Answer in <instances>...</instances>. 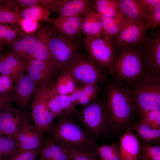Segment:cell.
I'll use <instances>...</instances> for the list:
<instances>
[{
  "label": "cell",
  "mask_w": 160,
  "mask_h": 160,
  "mask_svg": "<svg viewBox=\"0 0 160 160\" xmlns=\"http://www.w3.org/2000/svg\"><path fill=\"white\" fill-rule=\"evenodd\" d=\"M53 153L55 160H66L68 157L65 147L55 142L50 137L44 142Z\"/></svg>",
  "instance_id": "obj_38"
},
{
  "label": "cell",
  "mask_w": 160,
  "mask_h": 160,
  "mask_svg": "<svg viewBox=\"0 0 160 160\" xmlns=\"http://www.w3.org/2000/svg\"><path fill=\"white\" fill-rule=\"evenodd\" d=\"M142 8L146 12L160 3V0H137Z\"/></svg>",
  "instance_id": "obj_46"
},
{
  "label": "cell",
  "mask_w": 160,
  "mask_h": 160,
  "mask_svg": "<svg viewBox=\"0 0 160 160\" xmlns=\"http://www.w3.org/2000/svg\"><path fill=\"white\" fill-rule=\"evenodd\" d=\"M48 90L49 85L38 86L33 96L30 106L34 125L43 135L52 133L56 117L48 106Z\"/></svg>",
  "instance_id": "obj_8"
},
{
  "label": "cell",
  "mask_w": 160,
  "mask_h": 160,
  "mask_svg": "<svg viewBox=\"0 0 160 160\" xmlns=\"http://www.w3.org/2000/svg\"><path fill=\"white\" fill-rule=\"evenodd\" d=\"M8 24H0V41L8 44L19 38V32Z\"/></svg>",
  "instance_id": "obj_36"
},
{
  "label": "cell",
  "mask_w": 160,
  "mask_h": 160,
  "mask_svg": "<svg viewBox=\"0 0 160 160\" xmlns=\"http://www.w3.org/2000/svg\"><path fill=\"white\" fill-rule=\"evenodd\" d=\"M140 144L138 159L160 160V147L159 145H152L145 143Z\"/></svg>",
  "instance_id": "obj_32"
},
{
  "label": "cell",
  "mask_w": 160,
  "mask_h": 160,
  "mask_svg": "<svg viewBox=\"0 0 160 160\" xmlns=\"http://www.w3.org/2000/svg\"><path fill=\"white\" fill-rule=\"evenodd\" d=\"M5 45L3 42L0 41V57L1 55V52L2 50L4 47Z\"/></svg>",
  "instance_id": "obj_49"
},
{
  "label": "cell",
  "mask_w": 160,
  "mask_h": 160,
  "mask_svg": "<svg viewBox=\"0 0 160 160\" xmlns=\"http://www.w3.org/2000/svg\"><path fill=\"white\" fill-rule=\"evenodd\" d=\"M85 94L94 100L97 99L99 91L97 84H87L81 86Z\"/></svg>",
  "instance_id": "obj_43"
},
{
  "label": "cell",
  "mask_w": 160,
  "mask_h": 160,
  "mask_svg": "<svg viewBox=\"0 0 160 160\" xmlns=\"http://www.w3.org/2000/svg\"><path fill=\"white\" fill-rule=\"evenodd\" d=\"M50 85L60 95L70 94L75 91L78 86L70 72L65 70L57 73Z\"/></svg>",
  "instance_id": "obj_23"
},
{
  "label": "cell",
  "mask_w": 160,
  "mask_h": 160,
  "mask_svg": "<svg viewBox=\"0 0 160 160\" xmlns=\"http://www.w3.org/2000/svg\"><path fill=\"white\" fill-rule=\"evenodd\" d=\"M71 160H100L95 145L81 148L65 147Z\"/></svg>",
  "instance_id": "obj_27"
},
{
  "label": "cell",
  "mask_w": 160,
  "mask_h": 160,
  "mask_svg": "<svg viewBox=\"0 0 160 160\" xmlns=\"http://www.w3.org/2000/svg\"><path fill=\"white\" fill-rule=\"evenodd\" d=\"M119 5L126 18L145 24V12L137 0H119Z\"/></svg>",
  "instance_id": "obj_24"
},
{
  "label": "cell",
  "mask_w": 160,
  "mask_h": 160,
  "mask_svg": "<svg viewBox=\"0 0 160 160\" xmlns=\"http://www.w3.org/2000/svg\"><path fill=\"white\" fill-rule=\"evenodd\" d=\"M40 153V148L19 151L6 160H37Z\"/></svg>",
  "instance_id": "obj_39"
},
{
  "label": "cell",
  "mask_w": 160,
  "mask_h": 160,
  "mask_svg": "<svg viewBox=\"0 0 160 160\" xmlns=\"http://www.w3.org/2000/svg\"><path fill=\"white\" fill-rule=\"evenodd\" d=\"M43 134L31 122L26 124L15 137L19 151L40 148Z\"/></svg>",
  "instance_id": "obj_17"
},
{
  "label": "cell",
  "mask_w": 160,
  "mask_h": 160,
  "mask_svg": "<svg viewBox=\"0 0 160 160\" xmlns=\"http://www.w3.org/2000/svg\"><path fill=\"white\" fill-rule=\"evenodd\" d=\"M6 2V0H0V6L5 5Z\"/></svg>",
  "instance_id": "obj_50"
},
{
  "label": "cell",
  "mask_w": 160,
  "mask_h": 160,
  "mask_svg": "<svg viewBox=\"0 0 160 160\" xmlns=\"http://www.w3.org/2000/svg\"><path fill=\"white\" fill-rule=\"evenodd\" d=\"M147 28L145 24L125 17L113 38L116 46L121 50L140 45L144 41Z\"/></svg>",
  "instance_id": "obj_10"
},
{
  "label": "cell",
  "mask_w": 160,
  "mask_h": 160,
  "mask_svg": "<svg viewBox=\"0 0 160 160\" xmlns=\"http://www.w3.org/2000/svg\"><path fill=\"white\" fill-rule=\"evenodd\" d=\"M84 15L66 17L49 18V24L55 29L69 40L73 41L80 32Z\"/></svg>",
  "instance_id": "obj_16"
},
{
  "label": "cell",
  "mask_w": 160,
  "mask_h": 160,
  "mask_svg": "<svg viewBox=\"0 0 160 160\" xmlns=\"http://www.w3.org/2000/svg\"><path fill=\"white\" fill-rule=\"evenodd\" d=\"M1 56L0 57H0H1Z\"/></svg>",
  "instance_id": "obj_54"
},
{
  "label": "cell",
  "mask_w": 160,
  "mask_h": 160,
  "mask_svg": "<svg viewBox=\"0 0 160 160\" xmlns=\"http://www.w3.org/2000/svg\"><path fill=\"white\" fill-rule=\"evenodd\" d=\"M105 97L113 119L115 127H123L136 110L130 90L125 85L113 82L108 86Z\"/></svg>",
  "instance_id": "obj_3"
},
{
  "label": "cell",
  "mask_w": 160,
  "mask_h": 160,
  "mask_svg": "<svg viewBox=\"0 0 160 160\" xmlns=\"http://www.w3.org/2000/svg\"><path fill=\"white\" fill-rule=\"evenodd\" d=\"M119 145L117 142H114L110 145L100 147L97 146L98 155L100 160H106L108 159Z\"/></svg>",
  "instance_id": "obj_42"
},
{
  "label": "cell",
  "mask_w": 160,
  "mask_h": 160,
  "mask_svg": "<svg viewBox=\"0 0 160 160\" xmlns=\"http://www.w3.org/2000/svg\"><path fill=\"white\" fill-rule=\"evenodd\" d=\"M50 137L65 147L83 148L95 145V139L70 116L58 118Z\"/></svg>",
  "instance_id": "obj_4"
},
{
  "label": "cell",
  "mask_w": 160,
  "mask_h": 160,
  "mask_svg": "<svg viewBox=\"0 0 160 160\" xmlns=\"http://www.w3.org/2000/svg\"><path fill=\"white\" fill-rule=\"evenodd\" d=\"M20 28L25 33H30L36 31L40 25L38 22L30 19H21L19 23Z\"/></svg>",
  "instance_id": "obj_41"
},
{
  "label": "cell",
  "mask_w": 160,
  "mask_h": 160,
  "mask_svg": "<svg viewBox=\"0 0 160 160\" xmlns=\"http://www.w3.org/2000/svg\"><path fill=\"white\" fill-rule=\"evenodd\" d=\"M65 70L70 72L77 85L79 83L83 86L108 81L107 77L97 65L89 58L79 54Z\"/></svg>",
  "instance_id": "obj_9"
},
{
  "label": "cell",
  "mask_w": 160,
  "mask_h": 160,
  "mask_svg": "<svg viewBox=\"0 0 160 160\" xmlns=\"http://www.w3.org/2000/svg\"><path fill=\"white\" fill-rule=\"evenodd\" d=\"M76 115L83 129L94 139L109 135L115 128L105 97L83 106Z\"/></svg>",
  "instance_id": "obj_1"
},
{
  "label": "cell",
  "mask_w": 160,
  "mask_h": 160,
  "mask_svg": "<svg viewBox=\"0 0 160 160\" xmlns=\"http://www.w3.org/2000/svg\"><path fill=\"white\" fill-rule=\"evenodd\" d=\"M47 103L49 110L55 116H64L60 95L57 93L50 84L49 86Z\"/></svg>",
  "instance_id": "obj_31"
},
{
  "label": "cell",
  "mask_w": 160,
  "mask_h": 160,
  "mask_svg": "<svg viewBox=\"0 0 160 160\" xmlns=\"http://www.w3.org/2000/svg\"><path fill=\"white\" fill-rule=\"evenodd\" d=\"M98 14L104 36L113 38L118 33L125 17L121 12L117 16L113 17H105Z\"/></svg>",
  "instance_id": "obj_25"
},
{
  "label": "cell",
  "mask_w": 160,
  "mask_h": 160,
  "mask_svg": "<svg viewBox=\"0 0 160 160\" xmlns=\"http://www.w3.org/2000/svg\"><path fill=\"white\" fill-rule=\"evenodd\" d=\"M127 87L133 97L135 110L140 115L146 112L160 109V75L148 74Z\"/></svg>",
  "instance_id": "obj_5"
},
{
  "label": "cell",
  "mask_w": 160,
  "mask_h": 160,
  "mask_svg": "<svg viewBox=\"0 0 160 160\" xmlns=\"http://www.w3.org/2000/svg\"><path fill=\"white\" fill-rule=\"evenodd\" d=\"M44 7L58 17L84 15L90 9L92 1L89 0H41Z\"/></svg>",
  "instance_id": "obj_12"
},
{
  "label": "cell",
  "mask_w": 160,
  "mask_h": 160,
  "mask_svg": "<svg viewBox=\"0 0 160 160\" xmlns=\"http://www.w3.org/2000/svg\"><path fill=\"white\" fill-rule=\"evenodd\" d=\"M141 116L142 122L152 128L160 129V109L146 112Z\"/></svg>",
  "instance_id": "obj_37"
},
{
  "label": "cell",
  "mask_w": 160,
  "mask_h": 160,
  "mask_svg": "<svg viewBox=\"0 0 160 160\" xmlns=\"http://www.w3.org/2000/svg\"><path fill=\"white\" fill-rule=\"evenodd\" d=\"M14 83L8 77L2 75L0 76V84L6 87L9 92L12 89Z\"/></svg>",
  "instance_id": "obj_47"
},
{
  "label": "cell",
  "mask_w": 160,
  "mask_h": 160,
  "mask_svg": "<svg viewBox=\"0 0 160 160\" xmlns=\"http://www.w3.org/2000/svg\"><path fill=\"white\" fill-rule=\"evenodd\" d=\"M93 6L95 11L103 16L115 17L120 12L119 0H95Z\"/></svg>",
  "instance_id": "obj_28"
},
{
  "label": "cell",
  "mask_w": 160,
  "mask_h": 160,
  "mask_svg": "<svg viewBox=\"0 0 160 160\" xmlns=\"http://www.w3.org/2000/svg\"><path fill=\"white\" fill-rule=\"evenodd\" d=\"M4 136V135L0 131V138L3 137Z\"/></svg>",
  "instance_id": "obj_51"
},
{
  "label": "cell",
  "mask_w": 160,
  "mask_h": 160,
  "mask_svg": "<svg viewBox=\"0 0 160 160\" xmlns=\"http://www.w3.org/2000/svg\"><path fill=\"white\" fill-rule=\"evenodd\" d=\"M141 50L134 48L121 50L113 67V76L117 82L130 86L146 76Z\"/></svg>",
  "instance_id": "obj_2"
},
{
  "label": "cell",
  "mask_w": 160,
  "mask_h": 160,
  "mask_svg": "<svg viewBox=\"0 0 160 160\" xmlns=\"http://www.w3.org/2000/svg\"><path fill=\"white\" fill-rule=\"evenodd\" d=\"M37 160H44L42 158V157H40V158H39V159H37Z\"/></svg>",
  "instance_id": "obj_52"
},
{
  "label": "cell",
  "mask_w": 160,
  "mask_h": 160,
  "mask_svg": "<svg viewBox=\"0 0 160 160\" xmlns=\"http://www.w3.org/2000/svg\"><path fill=\"white\" fill-rule=\"evenodd\" d=\"M26 66V74L38 86L49 85L56 74L51 60L31 59Z\"/></svg>",
  "instance_id": "obj_14"
},
{
  "label": "cell",
  "mask_w": 160,
  "mask_h": 160,
  "mask_svg": "<svg viewBox=\"0 0 160 160\" xmlns=\"http://www.w3.org/2000/svg\"><path fill=\"white\" fill-rule=\"evenodd\" d=\"M60 99L64 116L76 114L77 112L76 108L77 105L76 90L70 94L60 95Z\"/></svg>",
  "instance_id": "obj_33"
},
{
  "label": "cell",
  "mask_w": 160,
  "mask_h": 160,
  "mask_svg": "<svg viewBox=\"0 0 160 160\" xmlns=\"http://www.w3.org/2000/svg\"><path fill=\"white\" fill-rule=\"evenodd\" d=\"M145 24L147 28H156L160 25V3L146 12Z\"/></svg>",
  "instance_id": "obj_35"
},
{
  "label": "cell",
  "mask_w": 160,
  "mask_h": 160,
  "mask_svg": "<svg viewBox=\"0 0 160 160\" xmlns=\"http://www.w3.org/2000/svg\"><path fill=\"white\" fill-rule=\"evenodd\" d=\"M48 45L56 74L66 70L79 55L77 43L65 37L50 25Z\"/></svg>",
  "instance_id": "obj_6"
},
{
  "label": "cell",
  "mask_w": 160,
  "mask_h": 160,
  "mask_svg": "<svg viewBox=\"0 0 160 160\" xmlns=\"http://www.w3.org/2000/svg\"><path fill=\"white\" fill-rule=\"evenodd\" d=\"M21 19L17 13L9 7L0 6V24L19 25Z\"/></svg>",
  "instance_id": "obj_34"
},
{
  "label": "cell",
  "mask_w": 160,
  "mask_h": 160,
  "mask_svg": "<svg viewBox=\"0 0 160 160\" xmlns=\"http://www.w3.org/2000/svg\"><path fill=\"white\" fill-rule=\"evenodd\" d=\"M89 58L113 76V67L117 55L113 39L108 36L82 38Z\"/></svg>",
  "instance_id": "obj_7"
},
{
  "label": "cell",
  "mask_w": 160,
  "mask_h": 160,
  "mask_svg": "<svg viewBox=\"0 0 160 160\" xmlns=\"http://www.w3.org/2000/svg\"><path fill=\"white\" fill-rule=\"evenodd\" d=\"M37 31L32 33H25L22 39L16 40L8 44V51L26 64L31 58Z\"/></svg>",
  "instance_id": "obj_18"
},
{
  "label": "cell",
  "mask_w": 160,
  "mask_h": 160,
  "mask_svg": "<svg viewBox=\"0 0 160 160\" xmlns=\"http://www.w3.org/2000/svg\"><path fill=\"white\" fill-rule=\"evenodd\" d=\"M38 86L26 73H24L15 82L10 92L13 101L17 108L28 111L33 95Z\"/></svg>",
  "instance_id": "obj_13"
},
{
  "label": "cell",
  "mask_w": 160,
  "mask_h": 160,
  "mask_svg": "<svg viewBox=\"0 0 160 160\" xmlns=\"http://www.w3.org/2000/svg\"><path fill=\"white\" fill-rule=\"evenodd\" d=\"M19 151L15 139L4 136L0 138V160H6Z\"/></svg>",
  "instance_id": "obj_30"
},
{
  "label": "cell",
  "mask_w": 160,
  "mask_h": 160,
  "mask_svg": "<svg viewBox=\"0 0 160 160\" xmlns=\"http://www.w3.org/2000/svg\"><path fill=\"white\" fill-rule=\"evenodd\" d=\"M133 129L145 143L158 140L160 137V129L152 128L141 121L134 124Z\"/></svg>",
  "instance_id": "obj_29"
},
{
  "label": "cell",
  "mask_w": 160,
  "mask_h": 160,
  "mask_svg": "<svg viewBox=\"0 0 160 160\" xmlns=\"http://www.w3.org/2000/svg\"><path fill=\"white\" fill-rule=\"evenodd\" d=\"M5 5L9 7L15 6L22 9L35 6L44 7L41 0H6Z\"/></svg>",
  "instance_id": "obj_40"
},
{
  "label": "cell",
  "mask_w": 160,
  "mask_h": 160,
  "mask_svg": "<svg viewBox=\"0 0 160 160\" xmlns=\"http://www.w3.org/2000/svg\"><path fill=\"white\" fill-rule=\"evenodd\" d=\"M140 143L136 135L130 127L121 137L120 145L121 160H138Z\"/></svg>",
  "instance_id": "obj_20"
},
{
  "label": "cell",
  "mask_w": 160,
  "mask_h": 160,
  "mask_svg": "<svg viewBox=\"0 0 160 160\" xmlns=\"http://www.w3.org/2000/svg\"><path fill=\"white\" fill-rule=\"evenodd\" d=\"M66 160H71L68 157V158Z\"/></svg>",
  "instance_id": "obj_53"
},
{
  "label": "cell",
  "mask_w": 160,
  "mask_h": 160,
  "mask_svg": "<svg viewBox=\"0 0 160 160\" xmlns=\"http://www.w3.org/2000/svg\"><path fill=\"white\" fill-rule=\"evenodd\" d=\"M13 101L10 92H0V115L8 107L12 105Z\"/></svg>",
  "instance_id": "obj_44"
},
{
  "label": "cell",
  "mask_w": 160,
  "mask_h": 160,
  "mask_svg": "<svg viewBox=\"0 0 160 160\" xmlns=\"http://www.w3.org/2000/svg\"><path fill=\"white\" fill-rule=\"evenodd\" d=\"M26 64L9 51L2 55L0 58V73L15 82L24 73Z\"/></svg>",
  "instance_id": "obj_19"
},
{
  "label": "cell",
  "mask_w": 160,
  "mask_h": 160,
  "mask_svg": "<svg viewBox=\"0 0 160 160\" xmlns=\"http://www.w3.org/2000/svg\"><path fill=\"white\" fill-rule=\"evenodd\" d=\"M31 113L12 105L0 115V131L4 135L15 139L23 127L31 122Z\"/></svg>",
  "instance_id": "obj_11"
},
{
  "label": "cell",
  "mask_w": 160,
  "mask_h": 160,
  "mask_svg": "<svg viewBox=\"0 0 160 160\" xmlns=\"http://www.w3.org/2000/svg\"><path fill=\"white\" fill-rule=\"evenodd\" d=\"M49 28V25H40L37 30L34 50L31 59L43 60H51L48 45Z\"/></svg>",
  "instance_id": "obj_22"
},
{
  "label": "cell",
  "mask_w": 160,
  "mask_h": 160,
  "mask_svg": "<svg viewBox=\"0 0 160 160\" xmlns=\"http://www.w3.org/2000/svg\"><path fill=\"white\" fill-rule=\"evenodd\" d=\"M145 50L142 52L143 61L148 74L153 75L160 73V35L156 34L153 38L147 39Z\"/></svg>",
  "instance_id": "obj_15"
},
{
  "label": "cell",
  "mask_w": 160,
  "mask_h": 160,
  "mask_svg": "<svg viewBox=\"0 0 160 160\" xmlns=\"http://www.w3.org/2000/svg\"><path fill=\"white\" fill-rule=\"evenodd\" d=\"M40 149V157L44 160H55L53 153L44 143L42 144Z\"/></svg>",
  "instance_id": "obj_45"
},
{
  "label": "cell",
  "mask_w": 160,
  "mask_h": 160,
  "mask_svg": "<svg viewBox=\"0 0 160 160\" xmlns=\"http://www.w3.org/2000/svg\"><path fill=\"white\" fill-rule=\"evenodd\" d=\"M21 19H30L37 21H46L49 20L50 13L44 7L35 6L25 9H21L12 6Z\"/></svg>",
  "instance_id": "obj_26"
},
{
  "label": "cell",
  "mask_w": 160,
  "mask_h": 160,
  "mask_svg": "<svg viewBox=\"0 0 160 160\" xmlns=\"http://www.w3.org/2000/svg\"><path fill=\"white\" fill-rule=\"evenodd\" d=\"M9 92L6 87L0 84V92Z\"/></svg>",
  "instance_id": "obj_48"
},
{
  "label": "cell",
  "mask_w": 160,
  "mask_h": 160,
  "mask_svg": "<svg viewBox=\"0 0 160 160\" xmlns=\"http://www.w3.org/2000/svg\"><path fill=\"white\" fill-rule=\"evenodd\" d=\"M80 31L85 38H95L104 36L98 13L91 9L84 15Z\"/></svg>",
  "instance_id": "obj_21"
}]
</instances>
